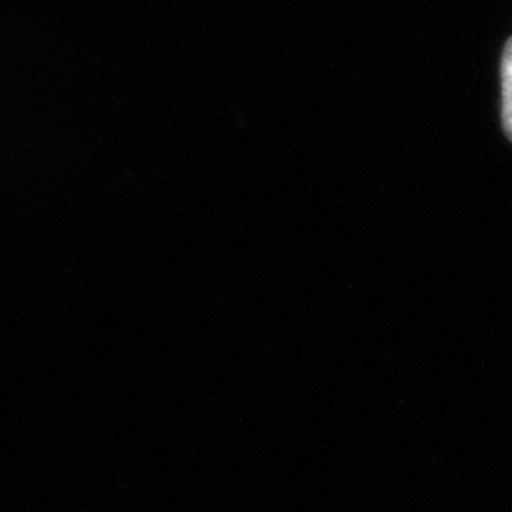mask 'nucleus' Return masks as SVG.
<instances>
[{
  "label": "nucleus",
  "mask_w": 512,
  "mask_h": 512,
  "mask_svg": "<svg viewBox=\"0 0 512 512\" xmlns=\"http://www.w3.org/2000/svg\"><path fill=\"white\" fill-rule=\"evenodd\" d=\"M501 82H503V128L512 141V38L507 42L503 52Z\"/></svg>",
  "instance_id": "obj_1"
}]
</instances>
